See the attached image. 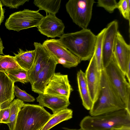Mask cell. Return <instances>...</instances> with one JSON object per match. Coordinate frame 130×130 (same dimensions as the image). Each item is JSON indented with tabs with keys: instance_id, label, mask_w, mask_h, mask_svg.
Segmentation results:
<instances>
[{
	"instance_id": "obj_11",
	"label": "cell",
	"mask_w": 130,
	"mask_h": 130,
	"mask_svg": "<svg viewBox=\"0 0 130 130\" xmlns=\"http://www.w3.org/2000/svg\"><path fill=\"white\" fill-rule=\"evenodd\" d=\"M90 60L85 73L93 105L98 98L100 90L101 71L98 69L93 54Z\"/></svg>"
},
{
	"instance_id": "obj_1",
	"label": "cell",
	"mask_w": 130,
	"mask_h": 130,
	"mask_svg": "<svg viewBox=\"0 0 130 130\" xmlns=\"http://www.w3.org/2000/svg\"><path fill=\"white\" fill-rule=\"evenodd\" d=\"M98 98L89 110L95 116L125 109V105L112 85L104 69L101 71V88Z\"/></svg>"
},
{
	"instance_id": "obj_18",
	"label": "cell",
	"mask_w": 130,
	"mask_h": 130,
	"mask_svg": "<svg viewBox=\"0 0 130 130\" xmlns=\"http://www.w3.org/2000/svg\"><path fill=\"white\" fill-rule=\"evenodd\" d=\"M78 91L82 101V104L87 110L92 108L93 103L88 89L85 72L80 70L77 74Z\"/></svg>"
},
{
	"instance_id": "obj_34",
	"label": "cell",
	"mask_w": 130,
	"mask_h": 130,
	"mask_svg": "<svg viewBox=\"0 0 130 130\" xmlns=\"http://www.w3.org/2000/svg\"><path fill=\"white\" fill-rule=\"evenodd\" d=\"M4 48L2 40L0 37V55H4L3 51Z\"/></svg>"
},
{
	"instance_id": "obj_22",
	"label": "cell",
	"mask_w": 130,
	"mask_h": 130,
	"mask_svg": "<svg viewBox=\"0 0 130 130\" xmlns=\"http://www.w3.org/2000/svg\"><path fill=\"white\" fill-rule=\"evenodd\" d=\"M25 104L23 101L19 99L14 100L10 104V116L7 124L10 130H14L18 113Z\"/></svg>"
},
{
	"instance_id": "obj_4",
	"label": "cell",
	"mask_w": 130,
	"mask_h": 130,
	"mask_svg": "<svg viewBox=\"0 0 130 130\" xmlns=\"http://www.w3.org/2000/svg\"><path fill=\"white\" fill-rule=\"evenodd\" d=\"M52 116L43 107L25 104L18 113L14 130H40Z\"/></svg>"
},
{
	"instance_id": "obj_16",
	"label": "cell",
	"mask_w": 130,
	"mask_h": 130,
	"mask_svg": "<svg viewBox=\"0 0 130 130\" xmlns=\"http://www.w3.org/2000/svg\"><path fill=\"white\" fill-rule=\"evenodd\" d=\"M36 99L39 105L49 108L53 113L67 108L70 104L69 98L43 94H39Z\"/></svg>"
},
{
	"instance_id": "obj_19",
	"label": "cell",
	"mask_w": 130,
	"mask_h": 130,
	"mask_svg": "<svg viewBox=\"0 0 130 130\" xmlns=\"http://www.w3.org/2000/svg\"><path fill=\"white\" fill-rule=\"evenodd\" d=\"M35 54V50L24 51L19 48L18 53H13L16 61L23 69L28 71L33 63Z\"/></svg>"
},
{
	"instance_id": "obj_8",
	"label": "cell",
	"mask_w": 130,
	"mask_h": 130,
	"mask_svg": "<svg viewBox=\"0 0 130 130\" xmlns=\"http://www.w3.org/2000/svg\"><path fill=\"white\" fill-rule=\"evenodd\" d=\"M53 56L57 64L70 68L77 66L81 60L68 50L59 39H47L42 44Z\"/></svg>"
},
{
	"instance_id": "obj_32",
	"label": "cell",
	"mask_w": 130,
	"mask_h": 130,
	"mask_svg": "<svg viewBox=\"0 0 130 130\" xmlns=\"http://www.w3.org/2000/svg\"><path fill=\"white\" fill-rule=\"evenodd\" d=\"M111 130H130V126H123L113 128Z\"/></svg>"
},
{
	"instance_id": "obj_17",
	"label": "cell",
	"mask_w": 130,
	"mask_h": 130,
	"mask_svg": "<svg viewBox=\"0 0 130 130\" xmlns=\"http://www.w3.org/2000/svg\"><path fill=\"white\" fill-rule=\"evenodd\" d=\"M14 83L6 73L0 71V106L10 103L14 97Z\"/></svg>"
},
{
	"instance_id": "obj_29",
	"label": "cell",
	"mask_w": 130,
	"mask_h": 130,
	"mask_svg": "<svg viewBox=\"0 0 130 130\" xmlns=\"http://www.w3.org/2000/svg\"><path fill=\"white\" fill-rule=\"evenodd\" d=\"M10 104H4L1 106L0 109V123L7 124L10 114Z\"/></svg>"
},
{
	"instance_id": "obj_35",
	"label": "cell",
	"mask_w": 130,
	"mask_h": 130,
	"mask_svg": "<svg viewBox=\"0 0 130 130\" xmlns=\"http://www.w3.org/2000/svg\"><path fill=\"white\" fill-rule=\"evenodd\" d=\"M62 128L64 130H82L80 128L79 129H71L66 127H63Z\"/></svg>"
},
{
	"instance_id": "obj_10",
	"label": "cell",
	"mask_w": 130,
	"mask_h": 130,
	"mask_svg": "<svg viewBox=\"0 0 130 130\" xmlns=\"http://www.w3.org/2000/svg\"><path fill=\"white\" fill-rule=\"evenodd\" d=\"M118 23L114 20L109 23L106 28L102 44V61L104 69L113 58L115 42L119 31Z\"/></svg>"
},
{
	"instance_id": "obj_23",
	"label": "cell",
	"mask_w": 130,
	"mask_h": 130,
	"mask_svg": "<svg viewBox=\"0 0 130 130\" xmlns=\"http://www.w3.org/2000/svg\"><path fill=\"white\" fill-rule=\"evenodd\" d=\"M106 28H104L97 35L93 55L96 60L98 70L100 71L104 69L103 63L102 44Z\"/></svg>"
},
{
	"instance_id": "obj_26",
	"label": "cell",
	"mask_w": 130,
	"mask_h": 130,
	"mask_svg": "<svg viewBox=\"0 0 130 130\" xmlns=\"http://www.w3.org/2000/svg\"><path fill=\"white\" fill-rule=\"evenodd\" d=\"M117 8L123 17L129 21L130 25V0H120L118 2Z\"/></svg>"
},
{
	"instance_id": "obj_9",
	"label": "cell",
	"mask_w": 130,
	"mask_h": 130,
	"mask_svg": "<svg viewBox=\"0 0 130 130\" xmlns=\"http://www.w3.org/2000/svg\"><path fill=\"white\" fill-rule=\"evenodd\" d=\"M73 91L68 75L62 74L60 72L55 73L43 94L69 99Z\"/></svg>"
},
{
	"instance_id": "obj_20",
	"label": "cell",
	"mask_w": 130,
	"mask_h": 130,
	"mask_svg": "<svg viewBox=\"0 0 130 130\" xmlns=\"http://www.w3.org/2000/svg\"><path fill=\"white\" fill-rule=\"evenodd\" d=\"M73 111L67 108L52 114L51 118L40 130H50L57 124L72 118Z\"/></svg>"
},
{
	"instance_id": "obj_15",
	"label": "cell",
	"mask_w": 130,
	"mask_h": 130,
	"mask_svg": "<svg viewBox=\"0 0 130 130\" xmlns=\"http://www.w3.org/2000/svg\"><path fill=\"white\" fill-rule=\"evenodd\" d=\"M57 64L51 54L47 62L39 72L35 82L31 85L32 91L39 94H43L45 87L55 73Z\"/></svg>"
},
{
	"instance_id": "obj_31",
	"label": "cell",
	"mask_w": 130,
	"mask_h": 130,
	"mask_svg": "<svg viewBox=\"0 0 130 130\" xmlns=\"http://www.w3.org/2000/svg\"><path fill=\"white\" fill-rule=\"evenodd\" d=\"M3 5L0 0V25L4 19L5 10L3 8Z\"/></svg>"
},
{
	"instance_id": "obj_36",
	"label": "cell",
	"mask_w": 130,
	"mask_h": 130,
	"mask_svg": "<svg viewBox=\"0 0 130 130\" xmlns=\"http://www.w3.org/2000/svg\"><path fill=\"white\" fill-rule=\"evenodd\" d=\"M2 56V55H0V57H1Z\"/></svg>"
},
{
	"instance_id": "obj_21",
	"label": "cell",
	"mask_w": 130,
	"mask_h": 130,
	"mask_svg": "<svg viewBox=\"0 0 130 130\" xmlns=\"http://www.w3.org/2000/svg\"><path fill=\"white\" fill-rule=\"evenodd\" d=\"M61 0H35L33 3L39 8L38 10H44L46 14L55 15L60 7Z\"/></svg>"
},
{
	"instance_id": "obj_12",
	"label": "cell",
	"mask_w": 130,
	"mask_h": 130,
	"mask_svg": "<svg viewBox=\"0 0 130 130\" xmlns=\"http://www.w3.org/2000/svg\"><path fill=\"white\" fill-rule=\"evenodd\" d=\"M113 57L125 75L128 65L130 63V45L126 43L119 31L115 40Z\"/></svg>"
},
{
	"instance_id": "obj_2",
	"label": "cell",
	"mask_w": 130,
	"mask_h": 130,
	"mask_svg": "<svg viewBox=\"0 0 130 130\" xmlns=\"http://www.w3.org/2000/svg\"><path fill=\"white\" fill-rule=\"evenodd\" d=\"M59 40L82 61L91 59L94 52L96 36L87 28L75 32L63 34Z\"/></svg>"
},
{
	"instance_id": "obj_24",
	"label": "cell",
	"mask_w": 130,
	"mask_h": 130,
	"mask_svg": "<svg viewBox=\"0 0 130 130\" xmlns=\"http://www.w3.org/2000/svg\"><path fill=\"white\" fill-rule=\"evenodd\" d=\"M4 72L14 83L17 82L24 84L30 82L27 71L23 69L8 71Z\"/></svg>"
},
{
	"instance_id": "obj_33",
	"label": "cell",
	"mask_w": 130,
	"mask_h": 130,
	"mask_svg": "<svg viewBox=\"0 0 130 130\" xmlns=\"http://www.w3.org/2000/svg\"><path fill=\"white\" fill-rule=\"evenodd\" d=\"M130 63H129L128 66L127 70L125 74V76L127 78V79L128 82L130 84Z\"/></svg>"
},
{
	"instance_id": "obj_7",
	"label": "cell",
	"mask_w": 130,
	"mask_h": 130,
	"mask_svg": "<svg viewBox=\"0 0 130 130\" xmlns=\"http://www.w3.org/2000/svg\"><path fill=\"white\" fill-rule=\"evenodd\" d=\"M94 0H69L66 11L73 22L82 29L87 28L91 20Z\"/></svg>"
},
{
	"instance_id": "obj_6",
	"label": "cell",
	"mask_w": 130,
	"mask_h": 130,
	"mask_svg": "<svg viewBox=\"0 0 130 130\" xmlns=\"http://www.w3.org/2000/svg\"><path fill=\"white\" fill-rule=\"evenodd\" d=\"M44 17L38 10L25 9L11 14L6 20L5 26L9 30L19 31L39 25Z\"/></svg>"
},
{
	"instance_id": "obj_28",
	"label": "cell",
	"mask_w": 130,
	"mask_h": 130,
	"mask_svg": "<svg viewBox=\"0 0 130 130\" xmlns=\"http://www.w3.org/2000/svg\"><path fill=\"white\" fill-rule=\"evenodd\" d=\"M14 93L17 98L23 102H33L35 100L33 96L25 91L21 90L17 85L14 86Z\"/></svg>"
},
{
	"instance_id": "obj_27",
	"label": "cell",
	"mask_w": 130,
	"mask_h": 130,
	"mask_svg": "<svg viewBox=\"0 0 130 130\" xmlns=\"http://www.w3.org/2000/svg\"><path fill=\"white\" fill-rule=\"evenodd\" d=\"M117 4L118 2L115 0H98L97 6L103 8L109 13H112L117 8Z\"/></svg>"
},
{
	"instance_id": "obj_13",
	"label": "cell",
	"mask_w": 130,
	"mask_h": 130,
	"mask_svg": "<svg viewBox=\"0 0 130 130\" xmlns=\"http://www.w3.org/2000/svg\"><path fill=\"white\" fill-rule=\"evenodd\" d=\"M37 27L41 34L54 38L60 37L64 34L65 26L62 21L55 15L48 14L44 17Z\"/></svg>"
},
{
	"instance_id": "obj_5",
	"label": "cell",
	"mask_w": 130,
	"mask_h": 130,
	"mask_svg": "<svg viewBox=\"0 0 130 130\" xmlns=\"http://www.w3.org/2000/svg\"><path fill=\"white\" fill-rule=\"evenodd\" d=\"M110 82L125 104V109L130 112V84L113 57L104 69Z\"/></svg>"
},
{
	"instance_id": "obj_37",
	"label": "cell",
	"mask_w": 130,
	"mask_h": 130,
	"mask_svg": "<svg viewBox=\"0 0 130 130\" xmlns=\"http://www.w3.org/2000/svg\"><path fill=\"white\" fill-rule=\"evenodd\" d=\"M0 108H1V106H0Z\"/></svg>"
},
{
	"instance_id": "obj_3",
	"label": "cell",
	"mask_w": 130,
	"mask_h": 130,
	"mask_svg": "<svg viewBox=\"0 0 130 130\" xmlns=\"http://www.w3.org/2000/svg\"><path fill=\"white\" fill-rule=\"evenodd\" d=\"M82 130H111L123 126H130V114L125 109L95 116H88L81 121Z\"/></svg>"
},
{
	"instance_id": "obj_30",
	"label": "cell",
	"mask_w": 130,
	"mask_h": 130,
	"mask_svg": "<svg viewBox=\"0 0 130 130\" xmlns=\"http://www.w3.org/2000/svg\"><path fill=\"white\" fill-rule=\"evenodd\" d=\"M3 6L9 7L10 8H17L23 5L29 0H1Z\"/></svg>"
},
{
	"instance_id": "obj_25",
	"label": "cell",
	"mask_w": 130,
	"mask_h": 130,
	"mask_svg": "<svg viewBox=\"0 0 130 130\" xmlns=\"http://www.w3.org/2000/svg\"><path fill=\"white\" fill-rule=\"evenodd\" d=\"M22 69L18 64L14 56L9 55H2L0 57V71Z\"/></svg>"
},
{
	"instance_id": "obj_14",
	"label": "cell",
	"mask_w": 130,
	"mask_h": 130,
	"mask_svg": "<svg viewBox=\"0 0 130 130\" xmlns=\"http://www.w3.org/2000/svg\"><path fill=\"white\" fill-rule=\"evenodd\" d=\"M34 45L35 51L34 58L31 67L27 71L31 85L34 83L38 73L46 65L51 55L40 43L34 42Z\"/></svg>"
}]
</instances>
